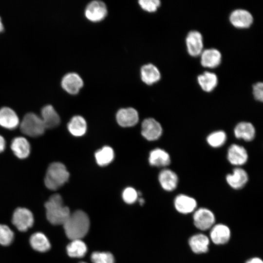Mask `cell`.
<instances>
[{
  "label": "cell",
  "mask_w": 263,
  "mask_h": 263,
  "mask_svg": "<svg viewBox=\"0 0 263 263\" xmlns=\"http://www.w3.org/2000/svg\"><path fill=\"white\" fill-rule=\"evenodd\" d=\"M210 237L212 241L216 244H222L227 243L230 237V231L226 225L218 224L211 229Z\"/></svg>",
  "instance_id": "cell-23"
},
{
  "label": "cell",
  "mask_w": 263,
  "mask_h": 263,
  "mask_svg": "<svg viewBox=\"0 0 263 263\" xmlns=\"http://www.w3.org/2000/svg\"><path fill=\"white\" fill-rule=\"evenodd\" d=\"M67 128L70 133L76 137L83 136L87 131V123L81 116H73L67 125Z\"/></svg>",
  "instance_id": "cell-27"
},
{
  "label": "cell",
  "mask_w": 263,
  "mask_h": 263,
  "mask_svg": "<svg viewBox=\"0 0 263 263\" xmlns=\"http://www.w3.org/2000/svg\"><path fill=\"white\" fill-rule=\"evenodd\" d=\"M176 209L183 214H188L193 211L197 207V202L192 197L185 194L177 195L174 201Z\"/></svg>",
  "instance_id": "cell-20"
},
{
  "label": "cell",
  "mask_w": 263,
  "mask_h": 263,
  "mask_svg": "<svg viewBox=\"0 0 263 263\" xmlns=\"http://www.w3.org/2000/svg\"><path fill=\"white\" fill-rule=\"evenodd\" d=\"M169 154L165 150L156 148L152 150L149 154V162L150 165L158 167H164L170 163Z\"/></svg>",
  "instance_id": "cell-24"
},
{
  "label": "cell",
  "mask_w": 263,
  "mask_h": 263,
  "mask_svg": "<svg viewBox=\"0 0 263 263\" xmlns=\"http://www.w3.org/2000/svg\"><path fill=\"white\" fill-rule=\"evenodd\" d=\"M94 156L96 162L99 166H105L113 161L114 153L111 147L106 146L97 150Z\"/></svg>",
  "instance_id": "cell-30"
},
{
  "label": "cell",
  "mask_w": 263,
  "mask_h": 263,
  "mask_svg": "<svg viewBox=\"0 0 263 263\" xmlns=\"http://www.w3.org/2000/svg\"><path fill=\"white\" fill-rule=\"evenodd\" d=\"M214 214L206 208L197 209L193 215V221L195 226L199 229L206 230L210 228L215 222Z\"/></svg>",
  "instance_id": "cell-9"
},
{
  "label": "cell",
  "mask_w": 263,
  "mask_h": 263,
  "mask_svg": "<svg viewBox=\"0 0 263 263\" xmlns=\"http://www.w3.org/2000/svg\"><path fill=\"white\" fill-rule=\"evenodd\" d=\"M248 157L247 152L243 146L233 144L228 149L227 160L233 165L239 166L244 164L247 161Z\"/></svg>",
  "instance_id": "cell-13"
},
{
  "label": "cell",
  "mask_w": 263,
  "mask_h": 263,
  "mask_svg": "<svg viewBox=\"0 0 263 263\" xmlns=\"http://www.w3.org/2000/svg\"><path fill=\"white\" fill-rule=\"evenodd\" d=\"M3 25L1 21V18L0 17V33L3 31Z\"/></svg>",
  "instance_id": "cell-39"
},
{
  "label": "cell",
  "mask_w": 263,
  "mask_h": 263,
  "mask_svg": "<svg viewBox=\"0 0 263 263\" xmlns=\"http://www.w3.org/2000/svg\"><path fill=\"white\" fill-rule=\"evenodd\" d=\"M30 243L32 248L39 252H46L49 250L51 244L46 236L41 232H36L32 235Z\"/></svg>",
  "instance_id": "cell-28"
},
{
  "label": "cell",
  "mask_w": 263,
  "mask_h": 263,
  "mask_svg": "<svg viewBox=\"0 0 263 263\" xmlns=\"http://www.w3.org/2000/svg\"><path fill=\"white\" fill-rule=\"evenodd\" d=\"M63 225L69 239H81L89 231L90 220L85 212L78 210L71 213Z\"/></svg>",
  "instance_id": "cell-1"
},
{
  "label": "cell",
  "mask_w": 263,
  "mask_h": 263,
  "mask_svg": "<svg viewBox=\"0 0 263 263\" xmlns=\"http://www.w3.org/2000/svg\"><path fill=\"white\" fill-rule=\"evenodd\" d=\"M158 181L164 190L171 191L177 188L178 177L173 171L169 169H164L159 174Z\"/></svg>",
  "instance_id": "cell-19"
},
{
  "label": "cell",
  "mask_w": 263,
  "mask_h": 263,
  "mask_svg": "<svg viewBox=\"0 0 263 263\" xmlns=\"http://www.w3.org/2000/svg\"><path fill=\"white\" fill-rule=\"evenodd\" d=\"M69 173L62 163L55 162L50 164L44 178L45 186L49 189H57L66 183L69 178Z\"/></svg>",
  "instance_id": "cell-3"
},
{
  "label": "cell",
  "mask_w": 263,
  "mask_h": 263,
  "mask_svg": "<svg viewBox=\"0 0 263 263\" xmlns=\"http://www.w3.org/2000/svg\"><path fill=\"white\" fill-rule=\"evenodd\" d=\"M226 140V135L223 131H217L210 133L207 137V142L211 147L217 148L223 146Z\"/></svg>",
  "instance_id": "cell-31"
},
{
  "label": "cell",
  "mask_w": 263,
  "mask_h": 263,
  "mask_svg": "<svg viewBox=\"0 0 263 263\" xmlns=\"http://www.w3.org/2000/svg\"><path fill=\"white\" fill-rule=\"evenodd\" d=\"M61 85L62 88L68 94H76L83 87V81L77 74L69 73L62 77Z\"/></svg>",
  "instance_id": "cell-11"
},
{
  "label": "cell",
  "mask_w": 263,
  "mask_h": 263,
  "mask_svg": "<svg viewBox=\"0 0 263 263\" xmlns=\"http://www.w3.org/2000/svg\"><path fill=\"white\" fill-rule=\"evenodd\" d=\"M209 244L208 238L203 234L194 235L189 240V244L192 251L197 254L207 252Z\"/></svg>",
  "instance_id": "cell-25"
},
{
  "label": "cell",
  "mask_w": 263,
  "mask_h": 263,
  "mask_svg": "<svg viewBox=\"0 0 263 263\" xmlns=\"http://www.w3.org/2000/svg\"><path fill=\"white\" fill-rule=\"evenodd\" d=\"M229 21L235 27L245 29L249 27L253 23V18L248 11L237 9L233 11L229 16Z\"/></svg>",
  "instance_id": "cell-10"
},
{
  "label": "cell",
  "mask_w": 263,
  "mask_h": 263,
  "mask_svg": "<svg viewBox=\"0 0 263 263\" xmlns=\"http://www.w3.org/2000/svg\"><path fill=\"white\" fill-rule=\"evenodd\" d=\"M253 95L254 98L259 101H263V84L258 82L253 85Z\"/></svg>",
  "instance_id": "cell-36"
},
{
  "label": "cell",
  "mask_w": 263,
  "mask_h": 263,
  "mask_svg": "<svg viewBox=\"0 0 263 263\" xmlns=\"http://www.w3.org/2000/svg\"><path fill=\"white\" fill-rule=\"evenodd\" d=\"M68 255L72 258H81L86 253L87 247L81 239L72 240L66 247Z\"/></svg>",
  "instance_id": "cell-29"
},
{
  "label": "cell",
  "mask_w": 263,
  "mask_h": 263,
  "mask_svg": "<svg viewBox=\"0 0 263 263\" xmlns=\"http://www.w3.org/2000/svg\"><path fill=\"white\" fill-rule=\"evenodd\" d=\"M86 263L82 262H80V263Z\"/></svg>",
  "instance_id": "cell-41"
},
{
  "label": "cell",
  "mask_w": 263,
  "mask_h": 263,
  "mask_svg": "<svg viewBox=\"0 0 263 263\" xmlns=\"http://www.w3.org/2000/svg\"><path fill=\"white\" fill-rule=\"evenodd\" d=\"M139 202L141 205H143V204L144 203V200L143 198H140L139 199Z\"/></svg>",
  "instance_id": "cell-40"
},
{
  "label": "cell",
  "mask_w": 263,
  "mask_h": 263,
  "mask_svg": "<svg viewBox=\"0 0 263 263\" xmlns=\"http://www.w3.org/2000/svg\"><path fill=\"white\" fill-rule=\"evenodd\" d=\"M200 56L201 64L205 68H214L218 67L221 62V53L215 48L203 50Z\"/></svg>",
  "instance_id": "cell-15"
},
{
  "label": "cell",
  "mask_w": 263,
  "mask_h": 263,
  "mask_svg": "<svg viewBox=\"0 0 263 263\" xmlns=\"http://www.w3.org/2000/svg\"><path fill=\"white\" fill-rule=\"evenodd\" d=\"M138 193L132 187H128L122 192V198L124 201L129 204L134 203L138 198Z\"/></svg>",
  "instance_id": "cell-35"
},
{
  "label": "cell",
  "mask_w": 263,
  "mask_h": 263,
  "mask_svg": "<svg viewBox=\"0 0 263 263\" xmlns=\"http://www.w3.org/2000/svg\"><path fill=\"white\" fill-rule=\"evenodd\" d=\"M235 136L245 141H251L255 137L256 130L253 124L248 122L238 123L234 129Z\"/></svg>",
  "instance_id": "cell-21"
},
{
  "label": "cell",
  "mask_w": 263,
  "mask_h": 263,
  "mask_svg": "<svg viewBox=\"0 0 263 263\" xmlns=\"http://www.w3.org/2000/svg\"><path fill=\"white\" fill-rule=\"evenodd\" d=\"M107 8L102 1L94 0L87 5L85 10L86 18L92 22H99L107 16Z\"/></svg>",
  "instance_id": "cell-6"
},
{
  "label": "cell",
  "mask_w": 263,
  "mask_h": 263,
  "mask_svg": "<svg viewBox=\"0 0 263 263\" xmlns=\"http://www.w3.org/2000/svg\"><path fill=\"white\" fill-rule=\"evenodd\" d=\"M248 176L246 171L237 167L233 169L232 173L226 176V181L228 185L233 189L243 188L247 183Z\"/></svg>",
  "instance_id": "cell-14"
},
{
  "label": "cell",
  "mask_w": 263,
  "mask_h": 263,
  "mask_svg": "<svg viewBox=\"0 0 263 263\" xmlns=\"http://www.w3.org/2000/svg\"><path fill=\"white\" fill-rule=\"evenodd\" d=\"M45 207L47 218L53 225H63L71 214L69 208L63 205L61 195L57 193L50 197Z\"/></svg>",
  "instance_id": "cell-2"
},
{
  "label": "cell",
  "mask_w": 263,
  "mask_h": 263,
  "mask_svg": "<svg viewBox=\"0 0 263 263\" xmlns=\"http://www.w3.org/2000/svg\"><path fill=\"white\" fill-rule=\"evenodd\" d=\"M140 75L143 82L149 85L157 82L161 78L159 69L151 63L144 65L141 67Z\"/></svg>",
  "instance_id": "cell-22"
},
{
  "label": "cell",
  "mask_w": 263,
  "mask_h": 263,
  "mask_svg": "<svg viewBox=\"0 0 263 263\" xmlns=\"http://www.w3.org/2000/svg\"><path fill=\"white\" fill-rule=\"evenodd\" d=\"M11 149L15 156L21 159L28 157L31 151L29 142L22 136L16 137L12 140Z\"/></svg>",
  "instance_id": "cell-18"
},
{
  "label": "cell",
  "mask_w": 263,
  "mask_h": 263,
  "mask_svg": "<svg viewBox=\"0 0 263 263\" xmlns=\"http://www.w3.org/2000/svg\"><path fill=\"white\" fill-rule=\"evenodd\" d=\"M19 124V117L16 112L7 107L0 109V126L2 127L13 130L18 127Z\"/></svg>",
  "instance_id": "cell-16"
},
{
  "label": "cell",
  "mask_w": 263,
  "mask_h": 263,
  "mask_svg": "<svg viewBox=\"0 0 263 263\" xmlns=\"http://www.w3.org/2000/svg\"><path fill=\"white\" fill-rule=\"evenodd\" d=\"M93 263H114L113 254L108 252H94L91 256Z\"/></svg>",
  "instance_id": "cell-32"
},
{
  "label": "cell",
  "mask_w": 263,
  "mask_h": 263,
  "mask_svg": "<svg viewBox=\"0 0 263 263\" xmlns=\"http://www.w3.org/2000/svg\"><path fill=\"white\" fill-rule=\"evenodd\" d=\"M40 118L46 129H53L60 122L59 115L51 105L44 106L41 110Z\"/></svg>",
  "instance_id": "cell-17"
},
{
  "label": "cell",
  "mask_w": 263,
  "mask_h": 263,
  "mask_svg": "<svg viewBox=\"0 0 263 263\" xmlns=\"http://www.w3.org/2000/svg\"><path fill=\"white\" fill-rule=\"evenodd\" d=\"M14 233L11 229L6 225H0V244L3 245H8L13 241Z\"/></svg>",
  "instance_id": "cell-33"
},
{
  "label": "cell",
  "mask_w": 263,
  "mask_h": 263,
  "mask_svg": "<svg viewBox=\"0 0 263 263\" xmlns=\"http://www.w3.org/2000/svg\"><path fill=\"white\" fill-rule=\"evenodd\" d=\"M245 263H263V262L259 258L255 257L248 260Z\"/></svg>",
  "instance_id": "cell-38"
},
{
  "label": "cell",
  "mask_w": 263,
  "mask_h": 263,
  "mask_svg": "<svg viewBox=\"0 0 263 263\" xmlns=\"http://www.w3.org/2000/svg\"><path fill=\"white\" fill-rule=\"evenodd\" d=\"M118 124L123 127H130L135 125L139 120L137 111L129 107L122 108L118 111L116 114Z\"/></svg>",
  "instance_id": "cell-12"
},
{
  "label": "cell",
  "mask_w": 263,
  "mask_h": 263,
  "mask_svg": "<svg viewBox=\"0 0 263 263\" xmlns=\"http://www.w3.org/2000/svg\"><path fill=\"white\" fill-rule=\"evenodd\" d=\"M163 129L161 124L153 118L144 120L141 126V134L149 141L158 139L161 136Z\"/></svg>",
  "instance_id": "cell-7"
},
{
  "label": "cell",
  "mask_w": 263,
  "mask_h": 263,
  "mask_svg": "<svg viewBox=\"0 0 263 263\" xmlns=\"http://www.w3.org/2000/svg\"><path fill=\"white\" fill-rule=\"evenodd\" d=\"M12 223L19 231H25L33 225V215L26 208L18 207L13 213Z\"/></svg>",
  "instance_id": "cell-5"
},
{
  "label": "cell",
  "mask_w": 263,
  "mask_h": 263,
  "mask_svg": "<svg viewBox=\"0 0 263 263\" xmlns=\"http://www.w3.org/2000/svg\"><path fill=\"white\" fill-rule=\"evenodd\" d=\"M186 44L188 54L193 57L200 56L203 51V38L201 33L191 31L186 38Z\"/></svg>",
  "instance_id": "cell-8"
},
{
  "label": "cell",
  "mask_w": 263,
  "mask_h": 263,
  "mask_svg": "<svg viewBox=\"0 0 263 263\" xmlns=\"http://www.w3.org/2000/svg\"><path fill=\"white\" fill-rule=\"evenodd\" d=\"M45 129L40 117L33 113H26L20 124L21 132L25 135L32 137L41 136Z\"/></svg>",
  "instance_id": "cell-4"
},
{
  "label": "cell",
  "mask_w": 263,
  "mask_h": 263,
  "mask_svg": "<svg viewBox=\"0 0 263 263\" xmlns=\"http://www.w3.org/2000/svg\"><path fill=\"white\" fill-rule=\"evenodd\" d=\"M138 3L142 9L148 12L156 11L161 4L159 0H140Z\"/></svg>",
  "instance_id": "cell-34"
},
{
  "label": "cell",
  "mask_w": 263,
  "mask_h": 263,
  "mask_svg": "<svg viewBox=\"0 0 263 263\" xmlns=\"http://www.w3.org/2000/svg\"><path fill=\"white\" fill-rule=\"evenodd\" d=\"M6 147V142L4 137L0 135V153L3 152Z\"/></svg>",
  "instance_id": "cell-37"
},
{
  "label": "cell",
  "mask_w": 263,
  "mask_h": 263,
  "mask_svg": "<svg viewBox=\"0 0 263 263\" xmlns=\"http://www.w3.org/2000/svg\"><path fill=\"white\" fill-rule=\"evenodd\" d=\"M197 81L204 91L209 93L216 87L218 80L215 74L206 71L198 76Z\"/></svg>",
  "instance_id": "cell-26"
}]
</instances>
